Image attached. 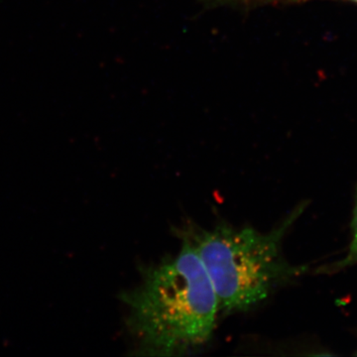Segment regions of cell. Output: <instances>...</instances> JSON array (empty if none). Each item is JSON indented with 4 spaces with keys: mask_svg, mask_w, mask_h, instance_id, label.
Instances as JSON below:
<instances>
[{
    "mask_svg": "<svg viewBox=\"0 0 357 357\" xmlns=\"http://www.w3.org/2000/svg\"><path fill=\"white\" fill-rule=\"evenodd\" d=\"M175 255L142 269L139 283L122 294L128 328L145 356H173L206 344L220 304L210 276L188 239Z\"/></svg>",
    "mask_w": 357,
    "mask_h": 357,
    "instance_id": "cell-1",
    "label": "cell"
},
{
    "mask_svg": "<svg viewBox=\"0 0 357 357\" xmlns=\"http://www.w3.org/2000/svg\"><path fill=\"white\" fill-rule=\"evenodd\" d=\"M304 208H296L266 232L227 222L181 232L196 249L210 276L220 314L249 311L266 300L277 286L304 273V267L293 266L282 253L284 236Z\"/></svg>",
    "mask_w": 357,
    "mask_h": 357,
    "instance_id": "cell-2",
    "label": "cell"
},
{
    "mask_svg": "<svg viewBox=\"0 0 357 357\" xmlns=\"http://www.w3.org/2000/svg\"><path fill=\"white\" fill-rule=\"evenodd\" d=\"M357 264V191L356 204H354V218L351 222V241L349 243V251L344 259L337 263L335 269H344Z\"/></svg>",
    "mask_w": 357,
    "mask_h": 357,
    "instance_id": "cell-3",
    "label": "cell"
},
{
    "mask_svg": "<svg viewBox=\"0 0 357 357\" xmlns=\"http://www.w3.org/2000/svg\"><path fill=\"white\" fill-rule=\"evenodd\" d=\"M349 1L356 2V3H357V0H349Z\"/></svg>",
    "mask_w": 357,
    "mask_h": 357,
    "instance_id": "cell-4",
    "label": "cell"
},
{
    "mask_svg": "<svg viewBox=\"0 0 357 357\" xmlns=\"http://www.w3.org/2000/svg\"><path fill=\"white\" fill-rule=\"evenodd\" d=\"M356 356H357V352H356Z\"/></svg>",
    "mask_w": 357,
    "mask_h": 357,
    "instance_id": "cell-5",
    "label": "cell"
}]
</instances>
